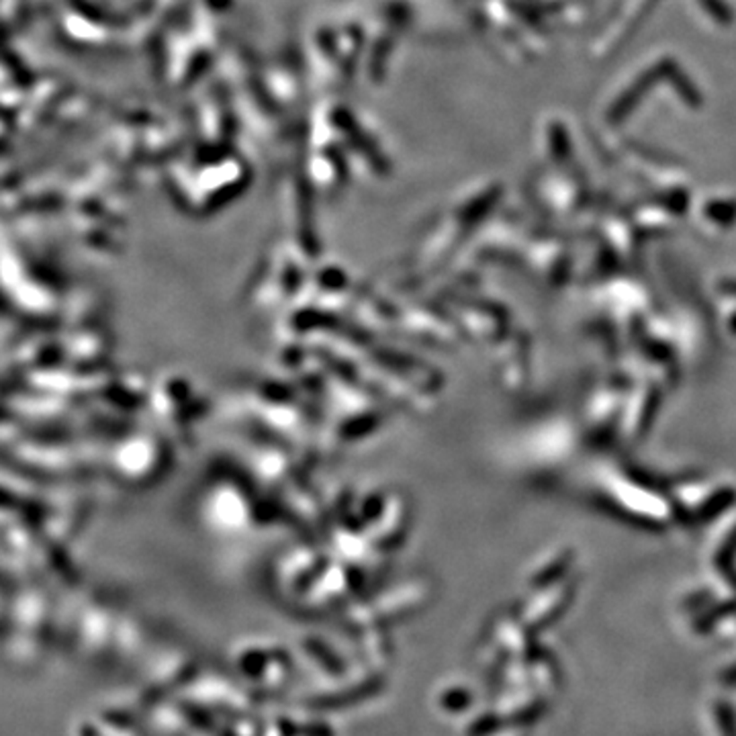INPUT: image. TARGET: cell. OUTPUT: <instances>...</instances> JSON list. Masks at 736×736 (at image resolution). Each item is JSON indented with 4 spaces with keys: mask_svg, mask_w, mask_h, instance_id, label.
Here are the masks:
<instances>
[{
    "mask_svg": "<svg viewBox=\"0 0 736 736\" xmlns=\"http://www.w3.org/2000/svg\"><path fill=\"white\" fill-rule=\"evenodd\" d=\"M724 681H728V683H736V667H734V669H731V671H728V673L724 675Z\"/></svg>",
    "mask_w": 736,
    "mask_h": 736,
    "instance_id": "6da1fadb",
    "label": "cell"
}]
</instances>
